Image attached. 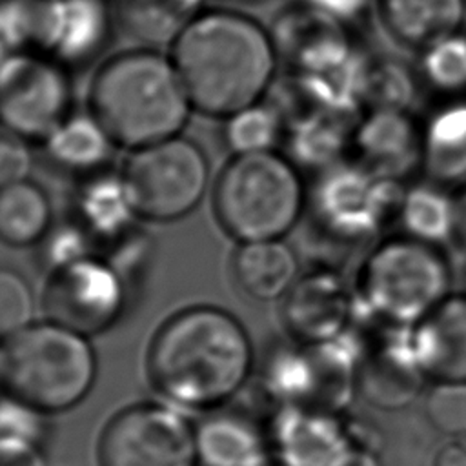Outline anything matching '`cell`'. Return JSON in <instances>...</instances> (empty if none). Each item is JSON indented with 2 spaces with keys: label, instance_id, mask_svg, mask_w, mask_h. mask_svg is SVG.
I'll use <instances>...</instances> for the list:
<instances>
[{
  "label": "cell",
  "instance_id": "obj_24",
  "mask_svg": "<svg viewBox=\"0 0 466 466\" xmlns=\"http://www.w3.org/2000/svg\"><path fill=\"white\" fill-rule=\"evenodd\" d=\"M53 228L47 191L31 178L0 187V242L9 248L38 246Z\"/></svg>",
  "mask_w": 466,
  "mask_h": 466
},
{
  "label": "cell",
  "instance_id": "obj_35",
  "mask_svg": "<svg viewBox=\"0 0 466 466\" xmlns=\"http://www.w3.org/2000/svg\"><path fill=\"white\" fill-rule=\"evenodd\" d=\"M31 142L0 126V187L29 178L33 167Z\"/></svg>",
  "mask_w": 466,
  "mask_h": 466
},
{
  "label": "cell",
  "instance_id": "obj_30",
  "mask_svg": "<svg viewBox=\"0 0 466 466\" xmlns=\"http://www.w3.org/2000/svg\"><path fill=\"white\" fill-rule=\"evenodd\" d=\"M35 322V295L27 279L0 266V342Z\"/></svg>",
  "mask_w": 466,
  "mask_h": 466
},
{
  "label": "cell",
  "instance_id": "obj_4",
  "mask_svg": "<svg viewBox=\"0 0 466 466\" xmlns=\"http://www.w3.org/2000/svg\"><path fill=\"white\" fill-rule=\"evenodd\" d=\"M49 319L0 342V395L55 415L78 406L98 379L89 340Z\"/></svg>",
  "mask_w": 466,
  "mask_h": 466
},
{
  "label": "cell",
  "instance_id": "obj_41",
  "mask_svg": "<svg viewBox=\"0 0 466 466\" xmlns=\"http://www.w3.org/2000/svg\"><path fill=\"white\" fill-rule=\"evenodd\" d=\"M237 2H257V0H237Z\"/></svg>",
  "mask_w": 466,
  "mask_h": 466
},
{
  "label": "cell",
  "instance_id": "obj_31",
  "mask_svg": "<svg viewBox=\"0 0 466 466\" xmlns=\"http://www.w3.org/2000/svg\"><path fill=\"white\" fill-rule=\"evenodd\" d=\"M36 248L46 275L96 253V246L91 237L73 218L64 220L58 226L53 224L49 233Z\"/></svg>",
  "mask_w": 466,
  "mask_h": 466
},
{
  "label": "cell",
  "instance_id": "obj_18",
  "mask_svg": "<svg viewBox=\"0 0 466 466\" xmlns=\"http://www.w3.org/2000/svg\"><path fill=\"white\" fill-rule=\"evenodd\" d=\"M353 147L362 166L384 178H395L420 158L422 129H419L404 109L375 107L353 133Z\"/></svg>",
  "mask_w": 466,
  "mask_h": 466
},
{
  "label": "cell",
  "instance_id": "obj_26",
  "mask_svg": "<svg viewBox=\"0 0 466 466\" xmlns=\"http://www.w3.org/2000/svg\"><path fill=\"white\" fill-rule=\"evenodd\" d=\"M422 164L441 184L466 178V102L437 109L422 127Z\"/></svg>",
  "mask_w": 466,
  "mask_h": 466
},
{
  "label": "cell",
  "instance_id": "obj_23",
  "mask_svg": "<svg viewBox=\"0 0 466 466\" xmlns=\"http://www.w3.org/2000/svg\"><path fill=\"white\" fill-rule=\"evenodd\" d=\"M388 33L404 46L426 49L461 33L466 0H377Z\"/></svg>",
  "mask_w": 466,
  "mask_h": 466
},
{
  "label": "cell",
  "instance_id": "obj_11",
  "mask_svg": "<svg viewBox=\"0 0 466 466\" xmlns=\"http://www.w3.org/2000/svg\"><path fill=\"white\" fill-rule=\"evenodd\" d=\"M391 178H384L362 166H331L308 197L319 226L339 238L368 237L386 217L393 202Z\"/></svg>",
  "mask_w": 466,
  "mask_h": 466
},
{
  "label": "cell",
  "instance_id": "obj_38",
  "mask_svg": "<svg viewBox=\"0 0 466 466\" xmlns=\"http://www.w3.org/2000/svg\"><path fill=\"white\" fill-rule=\"evenodd\" d=\"M433 466H466V441L453 437L437 448Z\"/></svg>",
  "mask_w": 466,
  "mask_h": 466
},
{
  "label": "cell",
  "instance_id": "obj_8",
  "mask_svg": "<svg viewBox=\"0 0 466 466\" xmlns=\"http://www.w3.org/2000/svg\"><path fill=\"white\" fill-rule=\"evenodd\" d=\"M96 464L198 466L195 422L164 399L127 404L102 426Z\"/></svg>",
  "mask_w": 466,
  "mask_h": 466
},
{
  "label": "cell",
  "instance_id": "obj_10",
  "mask_svg": "<svg viewBox=\"0 0 466 466\" xmlns=\"http://www.w3.org/2000/svg\"><path fill=\"white\" fill-rule=\"evenodd\" d=\"M131 288L98 251L46 275V319L86 337L111 329L129 306Z\"/></svg>",
  "mask_w": 466,
  "mask_h": 466
},
{
  "label": "cell",
  "instance_id": "obj_17",
  "mask_svg": "<svg viewBox=\"0 0 466 466\" xmlns=\"http://www.w3.org/2000/svg\"><path fill=\"white\" fill-rule=\"evenodd\" d=\"M198 466H273L266 419L228 404L195 422Z\"/></svg>",
  "mask_w": 466,
  "mask_h": 466
},
{
  "label": "cell",
  "instance_id": "obj_9",
  "mask_svg": "<svg viewBox=\"0 0 466 466\" xmlns=\"http://www.w3.org/2000/svg\"><path fill=\"white\" fill-rule=\"evenodd\" d=\"M75 111L71 71L40 51L0 58V126L42 144Z\"/></svg>",
  "mask_w": 466,
  "mask_h": 466
},
{
  "label": "cell",
  "instance_id": "obj_22",
  "mask_svg": "<svg viewBox=\"0 0 466 466\" xmlns=\"http://www.w3.org/2000/svg\"><path fill=\"white\" fill-rule=\"evenodd\" d=\"M235 286L258 302L282 299L299 279V260L284 238L237 244L231 255Z\"/></svg>",
  "mask_w": 466,
  "mask_h": 466
},
{
  "label": "cell",
  "instance_id": "obj_33",
  "mask_svg": "<svg viewBox=\"0 0 466 466\" xmlns=\"http://www.w3.org/2000/svg\"><path fill=\"white\" fill-rule=\"evenodd\" d=\"M49 415L0 395V437L46 448L51 437Z\"/></svg>",
  "mask_w": 466,
  "mask_h": 466
},
{
  "label": "cell",
  "instance_id": "obj_28",
  "mask_svg": "<svg viewBox=\"0 0 466 466\" xmlns=\"http://www.w3.org/2000/svg\"><path fill=\"white\" fill-rule=\"evenodd\" d=\"M286 120L269 102H257L224 118L222 140L231 155L277 151L284 142Z\"/></svg>",
  "mask_w": 466,
  "mask_h": 466
},
{
  "label": "cell",
  "instance_id": "obj_19",
  "mask_svg": "<svg viewBox=\"0 0 466 466\" xmlns=\"http://www.w3.org/2000/svg\"><path fill=\"white\" fill-rule=\"evenodd\" d=\"M417 359L437 382H466V297L448 295L411 328Z\"/></svg>",
  "mask_w": 466,
  "mask_h": 466
},
{
  "label": "cell",
  "instance_id": "obj_34",
  "mask_svg": "<svg viewBox=\"0 0 466 466\" xmlns=\"http://www.w3.org/2000/svg\"><path fill=\"white\" fill-rule=\"evenodd\" d=\"M411 95L413 82L399 64H382L380 67H370L364 98H370L375 107L404 109Z\"/></svg>",
  "mask_w": 466,
  "mask_h": 466
},
{
  "label": "cell",
  "instance_id": "obj_32",
  "mask_svg": "<svg viewBox=\"0 0 466 466\" xmlns=\"http://www.w3.org/2000/svg\"><path fill=\"white\" fill-rule=\"evenodd\" d=\"M430 424L444 435H466V382H437L424 400Z\"/></svg>",
  "mask_w": 466,
  "mask_h": 466
},
{
  "label": "cell",
  "instance_id": "obj_39",
  "mask_svg": "<svg viewBox=\"0 0 466 466\" xmlns=\"http://www.w3.org/2000/svg\"><path fill=\"white\" fill-rule=\"evenodd\" d=\"M466 251V187L455 197V237Z\"/></svg>",
  "mask_w": 466,
  "mask_h": 466
},
{
  "label": "cell",
  "instance_id": "obj_7",
  "mask_svg": "<svg viewBox=\"0 0 466 466\" xmlns=\"http://www.w3.org/2000/svg\"><path fill=\"white\" fill-rule=\"evenodd\" d=\"M120 171L138 218L147 222L187 217L209 186L208 157L184 135L131 149Z\"/></svg>",
  "mask_w": 466,
  "mask_h": 466
},
{
  "label": "cell",
  "instance_id": "obj_27",
  "mask_svg": "<svg viewBox=\"0 0 466 466\" xmlns=\"http://www.w3.org/2000/svg\"><path fill=\"white\" fill-rule=\"evenodd\" d=\"M406 237L439 246L455 237V197L437 186L424 184L408 189L397 208Z\"/></svg>",
  "mask_w": 466,
  "mask_h": 466
},
{
  "label": "cell",
  "instance_id": "obj_40",
  "mask_svg": "<svg viewBox=\"0 0 466 466\" xmlns=\"http://www.w3.org/2000/svg\"><path fill=\"white\" fill-rule=\"evenodd\" d=\"M346 466H379V461H377V455L373 453L355 451Z\"/></svg>",
  "mask_w": 466,
  "mask_h": 466
},
{
  "label": "cell",
  "instance_id": "obj_13",
  "mask_svg": "<svg viewBox=\"0 0 466 466\" xmlns=\"http://www.w3.org/2000/svg\"><path fill=\"white\" fill-rule=\"evenodd\" d=\"M116 24L109 0H44L36 51L69 71L95 62Z\"/></svg>",
  "mask_w": 466,
  "mask_h": 466
},
{
  "label": "cell",
  "instance_id": "obj_15",
  "mask_svg": "<svg viewBox=\"0 0 466 466\" xmlns=\"http://www.w3.org/2000/svg\"><path fill=\"white\" fill-rule=\"evenodd\" d=\"M353 311L344 282L324 269L299 277L282 297L280 320L295 342L322 344L342 331Z\"/></svg>",
  "mask_w": 466,
  "mask_h": 466
},
{
  "label": "cell",
  "instance_id": "obj_29",
  "mask_svg": "<svg viewBox=\"0 0 466 466\" xmlns=\"http://www.w3.org/2000/svg\"><path fill=\"white\" fill-rule=\"evenodd\" d=\"M422 51L426 84L444 95H461L466 89V38L457 33Z\"/></svg>",
  "mask_w": 466,
  "mask_h": 466
},
{
  "label": "cell",
  "instance_id": "obj_16",
  "mask_svg": "<svg viewBox=\"0 0 466 466\" xmlns=\"http://www.w3.org/2000/svg\"><path fill=\"white\" fill-rule=\"evenodd\" d=\"M424 379L411 328H397L380 344L364 351L357 388L370 404L380 410H400L419 395Z\"/></svg>",
  "mask_w": 466,
  "mask_h": 466
},
{
  "label": "cell",
  "instance_id": "obj_25",
  "mask_svg": "<svg viewBox=\"0 0 466 466\" xmlns=\"http://www.w3.org/2000/svg\"><path fill=\"white\" fill-rule=\"evenodd\" d=\"M206 0H115L118 25L142 46L173 44L182 29L204 11Z\"/></svg>",
  "mask_w": 466,
  "mask_h": 466
},
{
  "label": "cell",
  "instance_id": "obj_6",
  "mask_svg": "<svg viewBox=\"0 0 466 466\" xmlns=\"http://www.w3.org/2000/svg\"><path fill=\"white\" fill-rule=\"evenodd\" d=\"M451 273L437 246L397 237L364 260L357 295L366 313L393 328H413L450 295Z\"/></svg>",
  "mask_w": 466,
  "mask_h": 466
},
{
  "label": "cell",
  "instance_id": "obj_12",
  "mask_svg": "<svg viewBox=\"0 0 466 466\" xmlns=\"http://www.w3.org/2000/svg\"><path fill=\"white\" fill-rule=\"evenodd\" d=\"M266 426L275 466H346L355 453L339 413L273 406Z\"/></svg>",
  "mask_w": 466,
  "mask_h": 466
},
{
  "label": "cell",
  "instance_id": "obj_21",
  "mask_svg": "<svg viewBox=\"0 0 466 466\" xmlns=\"http://www.w3.org/2000/svg\"><path fill=\"white\" fill-rule=\"evenodd\" d=\"M40 146L53 167L76 180L109 169L118 147L89 109H75Z\"/></svg>",
  "mask_w": 466,
  "mask_h": 466
},
{
  "label": "cell",
  "instance_id": "obj_1",
  "mask_svg": "<svg viewBox=\"0 0 466 466\" xmlns=\"http://www.w3.org/2000/svg\"><path fill=\"white\" fill-rule=\"evenodd\" d=\"M144 366L160 399L182 410L211 411L248 384L255 350L237 315L215 304H193L155 329Z\"/></svg>",
  "mask_w": 466,
  "mask_h": 466
},
{
  "label": "cell",
  "instance_id": "obj_3",
  "mask_svg": "<svg viewBox=\"0 0 466 466\" xmlns=\"http://www.w3.org/2000/svg\"><path fill=\"white\" fill-rule=\"evenodd\" d=\"M87 109L129 151L182 135L193 113L169 53L147 46L111 55L98 66Z\"/></svg>",
  "mask_w": 466,
  "mask_h": 466
},
{
  "label": "cell",
  "instance_id": "obj_14",
  "mask_svg": "<svg viewBox=\"0 0 466 466\" xmlns=\"http://www.w3.org/2000/svg\"><path fill=\"white\" fill-rule=\"evenodd\" d=\"M342 25L304 2L286 7L269 29L279 62L295 76L315 75L344 62L353 49Z\"/></svg>",
  "mask_w": 466,
  "mask_h": 466
},
{
  "label": "cell",
  "instance_id": "obj_36",
  "mask_svg": "<svg viewBox=\"0 0 466 466\" xmlns=\"http://www.w3.org/2000/svg\"><path fill=\"white\" fill-rule=\"evenodd\" d=\"M0 466H47L44 448L18 439L0 437Z\"/></svg>",
  "mask_w": 466,
  "mask_h": 466
},
{
  "label": "cell",
  "instance_id": "obj_37",
  "mask_svg": "<svg viewBox=\"0 0 466 466\" xmlns=\"http://www.w3.org/2000/svg\"><path fill=\"white\" fill-rule=\"evenodd\" d=\"M324 15L339 20L340 24H346L348 20L359 16L366 7L370 0H300Z\"/></svg>",
  "mask_w": 466,
  "mask_h": 466
},
{
  "label": "cell",
  "instance_id": "obj_2",
  "mask_svg": "<svg viewBox=\"0 0 466 466\" xmlns=\"http://www.w3.org/2000/svg\"><path fill=\"white\" fill-rule=\"evenodd\" d=\"M193 111L226 118L260 102L279 55L268 27L235 9H204L169 46Z\"/></svg>",
  "mask_w": 466,
  "mask_h": 466
},
{
  "label": "cell",
  "instance_id": "obj_5",
  "mask_svg": "<svg viewBox=\"0 0 466 466\" xmlns=\"http://www.w3.org/2000/svg\"><path fill=\"white\" fill-rule=\"evenodd\" d=\"M211 204L220 229L237 244L277 240L300 220L308 193L286 155H231L213 184Z\"/></svg>",
  "mask_w": 466,
  "mask_h": 466
},
{
  "label": "cell",
  "instance_id": "obj_20",
  "mask_svg": "<svg viewBox=\"0 0 466 466\" xmlns=\"http://www.w3.org/2000/svg\"><path fill=\"white\" fill-rule=\"evenodd\" d=\"M71 211V218L91 237L96 251L131 231L140 220L122 171L113 167L78 180Z\"/></svg>",
  "mask_w": 466,
  "mask_h": 466
}]
</instances>
